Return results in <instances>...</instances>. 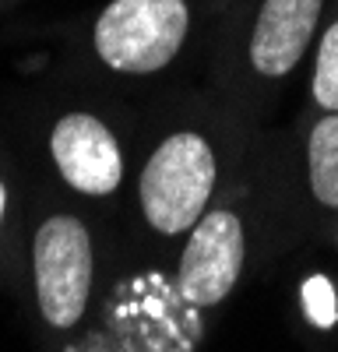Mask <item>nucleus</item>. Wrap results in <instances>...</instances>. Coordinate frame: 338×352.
I'll return each instance as SVG.
<instances>
[{"label": "nucleus", "instance_id": "1", "mask_svg": "<svg viewBox=\"0 0 338 352\" xmlns=\"http://www.w3.org/2000/svg\"><path fill=\"white\" fill-rule=\"evenodd\" d=\"M215 187V155L201 134H169L141 173V208L159 232H183L201 219Z\"/></svg>", "mask_w": 338, "mask_h": 352}, {"label": "nucleus", "instance_id": "2", "mask_svg": "<svg viewBox=\"0 0 338 352\" xmlns=\"http://www.w3.org/2000/svg\"><path fill=\"white\" fill-rule=\"evenodd\" d=\"M187 21L183 0H113L95 21V50L113 71L148 74L177 56Z\"/></svg>", "mask_w": 338, "mask_h": 352}, {"label": "nucleus", "instance_id": "3", "mask_svg": "<svg viewBox=\"0 0 338 352\" xmlns=\"http://www.w3.org/2000/svg\"><path fill=\"white\" fill-rule=\"evenodd\" d=\"M92 285V247L84 226L71 215L46 219L36 232V289L43 317L71 328L84 310Z\"/></svg>", "mask_w": 338, "mask_h": 352}, {"label": "nucleus", "instance_id": "4", "mask_svg": "<svg viewBox=\"0 0 338 352\" xmlns=\"http://www.w3.org/2000/svg\"><path fill=\"white\" fill-rule=\"evenodd\" d=\"M243 268V226L229 212L194 222V236L180 261V292L187 303L212 307L229 296Z\"/></svg>", "mask_w": 338, "mask_h": 352}, {"label": "nucleus", "instance_id": "5", "mask_svg": "<svg viewBox=\"0 0 338 352\" xmlns=\"http://www.w3.org/2000/svg\"><path fill=\"white\" fill-rule=\"evenodd\" d=\"M53 159L60 166L64 180L81 190V194H109L117 190L120 176H124V162H120V148L95 116L89 113H71L60 124L53 127L49 138Z\"/></svg>", "mask_w": 338, "mask_h": 352}, {"label": "nucleus", "instance_id": "6", "mask_svg": "<svg viewBox=\"0 0 338 352\" xmlns=\"http://www.w3.org/2000/svg\"><path fill=\"white\" fill-rule=\"evenodd\" d=\"M321 14V0H264V8L254 21L250 60L261 74L282 78L289 74L314 36Z\"/></svg>", "mask_w": 338, "mask_h": 352}, {"label": "nucleus", "instance_id": "7", "mask_svg": "<svg viewBox=\"0 0 338 352\" xmlns=\"http://www.w3.org/2000/svg\"><path fill=\"white\" fill-rule=\"evenodd\" d=\"M310 187L321 204L338 208V113L324 116L310 134Z\"/></svg>", "mask_w": 338, "mask_h": 352}, {"label": "nucleus", "instance_id": "8", "mask_svg": "<svg viewBox=\"0 0 338 352\" xmlns=\"http://www.w3.org/2000/svg\"><path fill=\"white\" fill-rule=\"evenodd\" d=\"M314 99L324 109H335L338 113V21L324 32V43H321V53H317Z\"/></svg>", "mask_w": 338, "mask_h": 352}, {"label": "nucleus", "instance_id": "9", "mask_svg": "<svg viewBox=\"0 0 338 352\" xmlns=\"http://www.w3.org/2000/svg\"><path fill=\"white\" fill-rule=\"evenodd\" d=\"M303 310L317 328H331L338 320V300H335V289L324 275H310L303 282Z\"/></svg>", "mask_w": 338, "mask_h": 352}, {"label": "nucleus", "instance_id": "10", "mask_svg": "<svg viewBox=\"0 0 338 352\" xmlns=\"http://www.w3.org/2000/svg\"><path fill=\"white\" fill-rule=\"evenodd\" d=\"M4 204H8V190H4V184H0V215H4Z\"/></svg>", "mask_w": 338, "mask_h": 352}]
</instances>
